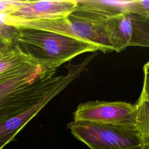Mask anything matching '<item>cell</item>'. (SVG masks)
<instances>
[{
  "mask_svg": "<svg viewBox=\"0 0 149 149\" xmlns=\"http://www.w3.org/2000/svg\"><path fill=\"white\" fill-rule=\"evenodd\" d=\"M62 91L59 85L54 86L37 103L23 113L0 124V149L15 140L16 135L48 102Z\"/></svg>",
  "mask_w": 149,
  "mask_h": 149,
  "instance_id": "9",
  "label": "cell"
},
{
  "mask_svg": "<svg viewBox=\"0 0 149 149\" xmlns=\"http://www.w3.org/2000/svg\"><path fill=\"white\" fill-rule=\"evenodd\" d=\"M100 22L106 31L113 51L117 52L130 46L149 47V16L123 12Z\"/></svg>",
  "mask_w": 149,
  "mask_h": 149,
  "instance_id": "6",
  "label": "cell"
},
{
  "mask_svg": "<svg viewBox=\"0 0 149 149\" xmlns=\"http://www.w3.org/2000/svg\"><path fill=\"white\" fill-rule=\"evenodd\" d=\"M123 12L149 16V1H77L73 12L79 17L97 22Z\"/></svg>",
  "mask_w": 149,
  "mask_h": 149,
  "instance_id": "8",
  "label": "cell"
},
{
  "mask_svg": "<svg viewBox=\"0 0 149 149\" xmlns=\"http://www.w3.org/2000/svg\"><path fill=\"white\" fill-rule=\"evenodd\" d=\"M73 118L74 121L135 127L134 105L123 101L95 100L83 102L77 106Z\"/></svg>",
  "mask_w": 149,
  "mask_h": 149,
  "instance_id": "7",
  "label": "cell"
},
{
  "mask_svg": "<svg viewBox=\"0 0 149 149\" xmlns=\"http://www.w3.org/2000/svg\"><path fill=\"white\" fill-rule=\"evenodd\" d=\"M56 71L33 65L0 80V124L23 113L44 96L61 79Z\"/></svg>",
  "mask_w": 149,
  "mask_h": 149,
  "instance_id": "2",
  "label": "cell"
},
{
  "mask_svg": "<svg viewBox=\"0 0 149 149\" xmlns=\"http://www.w3.org/2000/svg\"><path fill=\"white\" fill-rule=\"evenodd\" d=\"M30 63L35 64L16 42L13 41L2 47L0 48V80L2 77Z\"/></svg>",
  "mask_w": 149,
  "mask_h": 149,
  "instance_id": "11",
  "label": "cell"
},
{
  "mask_svg": "<svg viewBox=\"0 0 149 149\" xmlns=\"http://www.w3.org/2000/svg\"><path fill=\"white\" fill-rule=\"evenodd\" d=\"M131 149H149V147H141L135 148H131Z\"/></svg>",
  "mask_w": 149,
  "mask_h": 149,
  "instance_id": "12",
  "label": "cell"
},
{
  "mask_svg": "<svg viewBox=\"0 0 149 149\" xmlns=\"http://www.w3.org/2000/svg\"><path fill=\"white\" fill-rule=\"evenodd\" d=\"M13 41L37 65L56 71L83 53L99 51L94 45L58 33L33 29H16Z\"/></svg>",
  "mask_w": 149,
  "mask_h": 149,
  "instance_id": "1",
  "label": "cell"
},
{
  "mask_svg": "<svg viewBox=\"0 0 149 149\" xmlns=\"http://www.w3.org/2000/svg\"><path fill=\"white\" fill-rule=\"evenodd\" d=\"M67 127L75 138L90 149H131L146 147L134 126L73 120Z\"/></svg>",
  "mask_w": 149,
  "mask_h": 149,
  "instance_id": "3",
  "label": "cell"
},
{
  "mask_svg": "<svg viewBox=\"0 0 149 149\" xmlns=\"http://www.w3.org/2000/svg\"><path fill=\"white\" fill-rule=\"evenodd\" d=\"M76 6V0L0 1V23L15 27L24 22L63 19Z\"/></svg>",
  "mask_w": 149,
  "mask_h": 149,
  "instance_id": "4",
  "label": "cell"
},
{
  "mask_svg": "<svg viewBox=\"0 0 149 149\" xmlns=\"http://www.w3.org/2000/svg\"><path fill=\"white\" fill-rule=\"evenodd\" d=\"M149 63L143 66L144 82L140 95L135 105V127L140 133L144 146H149Z\"/></svg>",
  "mask_w": 149,
  "mask_h": 149,
  "instance_id": "10",
  "label": "cell"
},
{
  "mask_svg": "<svg viewBox=\"0 0 149 149\" xmlns=\"http://www.w3.org/2000/svg\"><path fill=\"white\" fill-rule=\"evenodd\" d=\"M4 39H6V38H3V37H2L1 36H0V41H2V40H3Z\"/></svg>",
  "mask_w": 149,
  "mask_h": 149,
  "instance_id": "13",
  "label": "cell"
},
{
  "mask_svg": "<svg viewBox=\"0 0 149 149\" xmlns=\"http://www.w3.org/2000/svg\"><path fill=\"white\" fill-rule=\"evenodd\" d=\"M13 28L33 29L54 32L94 45L104 53L113 51L101 22L79 17L73 12L63 19L24 22Z\"/></svg>",
  "mask_w": 149,
  "mask_h": 149,
  "instance_id": "5",
  "label": "cell"
}]
</instances>
